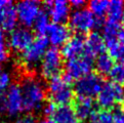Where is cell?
Here are the masks:
<instances>
[{
  "mask_svg": "<svg viewBox=\"0 0 124 123\" xmlns=\"http://www.w3.org/2000/svg\"><path fill=\"white\" fill-rule=\"evenodd\" d=\"M22 95H23L24 111L28 114L41 111L46 100V87L38 77L34 75L25 76L21 81Z\"/></svg>",
  "mask_w": 124,
  "mask_h": 123,
  "instance_id": "cell-1",
  "label": "cell"
},
{
  "mask_svg": "<svg viewBox=\"0 0 124 123\" xmlns=\"http://www.w3.org/2000/svg\"><path fill=\"white\" fill-rule=\"evenodd\" d=\"M46 92L50 99V102L56 106H66L74 99V88L67 79L57 76L48 80Z\"/></svg>",
  "mask_w": 124,
  "mask_h": 123,
  "instance_id": "cell-2",
  "label": "cell"
},
{
  "mask_svg": "<svg viewBox=\"0 0 124 123\" xmlns=\"http://www.w3.org/2000/svg\"><path fill=\"white\" fill-rule=\"evenodd\" d=\"M70 28L78 35L89 34L96 27H103V19H97L90 12L88 8L84 7L71 12L69 19Z\"/></svg>",
  "mask_w": 124,
  "mask_h": 123,
  "instance_id": "cell-3",
  "label": "cell"
},
{
  "mask_svg": "<svg viewBox=\"0 0 124 123\" xmlns=\"http://www.w3.org/2000/svg\"><path fill=\"white\" fill-rule=\"evenodd\" d=\"M48 45L49 42L46 36H38L35 38L32 44L21 54V64L29 70H33L38 67L48 49Z\"/></svg>",
  "mask_w": 124,
  "mask_h": 123,
  "instance_id": "cell-4",
  "label": "cell"
},
{
  "mask_svg": "<svg viewBox=\"0 0 124 123\" xmlns=\"http://www.w3.org/2000/svg\"><path fill=\"white\" fill-rule=\"evenodd\" d=\"M63 59L64 58L60 49H57L56 47L48 48L39 65V70L42 77L50 80L52 78L60 76L64 66Z\"/></svg>",
  "mask_w": 124,
  "mask_h": 123,
  "instance_id": "cell-5",
  "label": "cell"
},
{
  "mask_svg": "<svg viewBox=\"0 0 124 123\" xmlns=\"http://www.w3.org/2000/svg\"><path fill=\"white\" fill-rule=\"evenodd\" d=\"M124 100V88L113 81L104 83L100 93L96 95L97 105L104 110L114 108Z\"/></svg>",
  "mask_w": 124,
  "mask_h": 123,
  "instance_id": "cell-6",
  "label": "cell"
},
{
  "mask_svg": "<svg viewBox=\"0 0 124 123\" xmlns=\"http://www.w3.org/2000/svg\"><path fill=\"white\" fill-rule=\"evenodd\" d=\"M103 85L104 81L101 76L91 72L75 82L73 87L74 93H76L78 98L92 99L100 93Z\"/></svg>",
  "mask_w": 124,
  "mask_h": 123,
  "instance_id": "cell-7",
  "label": "cell"
},
{
  "mask_svg": "<svg viewBox=\"0 0 124 123\" xmlns=\"http://www.w3.org/2000/svg\"><path fill=\"white\" fill-rule=\"evenodd\" d=\"M92 67H93V60L88 59L85 55L68 60L65 65L64 78L67 79L69 82L77 81L87 74L91 73Z\"/></svg>",
  "mask_w": 124,
  "mask_h": 123,
  "instance_id": "cell-8",
  "label": "cell"
},
{
  "mask_svg": "<svg viewBox=\"0 0 124 123\" xmlns=\"http://www.w3.org/2000/svg\"><path fill=\"white\" fill-rule=\"evenodd\" d=\"M15 6L19 23L28 29L33 27L35 21L42 11L41 3L35 0H23L17 2Z\"/></svg>",
  "mask_w": 124,
  "mask_h": 123,
  "instance_id": "cell-9",
  "label": "cell"
},
{
  "mask_svg": "<svg viewBox=\"0 0 124 123\" xmlns=\"http://www.w3.org/2000/svg\"><path fill=\"white\" fill-rule=\"evenodd\" d=\"M34 34L28 28L17 27L9 33L7 39L8 47L12 51L22 54L34 41Z\"/></svg>",
  "mask_w": 124,
  "mask_h": 123,
  "instance_id": "cell-10",
  "label": "cell"
},
{
  "mask_svg": "<svg viewBox=\"0 0 124 123\" xmlns=\"http://www.w3.org/2000/svg\"><path fill=\"white\" fill-rule=\"evenodd\" d=\"M4 102H5V114L9 117H19L24 111L23 95L19 84H11L5 91Z\"/></svg>",
  "mask_w": 124,
  "mask_h": 123,
  "instance_id": "cell-11",
  "label": "cell"
},
{
  "mask_svg": "<svg viewBox=\"0 0 124 123\" xmlns=\"http://www.w3.org/2000/svg\"><path fill=\"white\" fill-rule=\"evenodd\" d=\"M44 8L49 19L54 24L65 25L71 15V6L68 1L65 0H55V1L44 2Z\"/></svg>",
  "mask_w": 124,
  "mask_h": 123,
  "instance_id": "cell-12",
  "label": "cell"
},
{
  "mask_svg": "<svg viewBox=\"0 0 124 123\" xmlns=\"http://www.w3.org/2000/svg\"><path fill=\"white\" fill-rule=\"evenodd\" d=\"M105 49L106 45L103 35L99 32H91L87 35L84 44V55L86 58L93 60L100 54H104Z\"/></svg>",
  "mask_w": 124,
  "mask_h": 123,
  "instance_id": "cell-13",
  "label": "cell"
},
{
  "mask_svg": "<svg viewBox=\"0 0 124 123\" xmlns=\"http://www.w3.org/2000/svg\"><path fill=\"white\" fill-rule=\"evenodd\" d=\"M46 38L52 47L64 46L71 38V29L66 25L51 24L46 33Z\"/></svg>",
  "mask_w": 124,
  "mask_h": 123,
  "instance_id": "cell-14",
  "label": "cell"
},
{
  "mask_svg": "<svg viewBox=\"0 0 124 123\" xmlns=\"http://www.w3.org/2000/svg\"><path fill=\"white\" fill-rule=\"evenodd\" d=\"M17 24H19V20H17L16 6L14 3L9 1L0 11V31L3 33H10L17 28Z\"/></svg>",
  "mask_w": 124,
  "mask_h": 123,
  "instance_id": "cell-15",
  "label": "cell"
},
{
  "mask_svg": "<svg viewBox=\"0 0 124 123\" xmlns=\"http://www.w3.org/2000/svg\"><path fill=\"white\" fill-rule=\"evenodd\" d=\"M84 44H85V38L82 35H74L67 41V43L62 47V55L63 58L71 60L78 56H81L84 54Z\"/></svg>",
  "mask_w": 124,
  "mask_h": 123,
  "instance_id": "cell-16",
  "label": "cell"
},
{
  "mask_svg": "<svg viewBox=\"0 0 124 123\" xmlns=\"http://www.w3.org/2000/svg\"><path fill=\"white\" fill-rule=\"evenodd\" d=\"M74 109L79 120H87L92 118L96 112L93 100L87 98H78L75 103Z\"/></svg>",
  "mask_w": 124,
  "mask_h": 123,
  "instance_id": "cell-17",
  "label": "cell"
},
{
  "mask_svg": "<svg viewBox=\"0 0 124 123\" xmlns=\"http://www.w3.org/2000/svg\"><path fill=\"white\" fill-rule=\"evenodd\" d=\"M54 123H79L80 120L75 112L74 107L70 105L57 106L54 116L51 117Z\"/></svg>",
  "mask_w": 124,
  "mask_h": 123,
  "instance_id": "cell-18",
  "label": "cell"
},
{
  "mask_svg": "<svg viewBox=\"0 0 124 123\" xmlns=\"http://www.w3.org/2000/svg\"><path fill=\"white\" fill-rule=\"evenodd\" d=\"M94 67L96 71L99 72V75L100 74L101 75H109L111 70L114 67V60L110 54L104 52L95 58Z\"/></svg>",
  "mask_w": 124,
  "mask_h": 123,
  "instance_id": "cell-19",
  "label": "cell"
},
{
  "mask_svg": "<svg viewBox=\"0 0 124 123\" xmlns=\"http://www.w3.org/2000/svg\"><path fill=\"white\" fill-rule=\"evenodd\" d=\"M124 12V1L121 0H113L109 3L107 15L108 21L111 22H116V23H120L121 17Z\"/></svg>",
  "mask_w": 124,
  "mask_h": 123,
  "instance_id": "cell-20",
  "label": "cell"
},
{
  "mask_svg": "<svg viewBox=\"0 0 124 123\" xmlns=\"http://www.w3.org/2000/svg\"><path fill=\"white\" fill-rule=\"evenodd\" d=\"M109 1L107 0H92L88 3V9L97 19H103L104 15H107Z\"/></svg>",
  "mask_w": 124,
  "mask_h": 123,
  "instance_id": "cell-21",
  "label": "cell"
},
{
  "mask_svg": "<svg viewBox=\"0 0 124 123\" xmlns=\"http://www.w3.org/2000/svg\"><path fill=\"white\" fill-rule=\"evenodd\" d=\"M50 19L48 15L46 14V11L42 10L40 12V15H38V17L36 19L34 23V29L35 31L38 33L39 36H45L48 29L50 27Z\"/></svg>",
  "mask_w": 124,
  "mask_h": 123,
  "instance_id": "cell-22",
  "label": "cell"
},
{
  "mask_svg": "<svg viewBox=\"0 0 124 123\" xmlns=\"http://www.w3.org/2000/svg\"><path fill=\"white\" fill-rule=\"evenodd\" d=\"M120 30H121L120 23L111 22L107 20L106 22H104V25H103V37L104 38H112V37L117 38Z\"/></svg>",
  "mask_w": 124,
  "mask_h": 123,
  "instance_id": "cell-23",
  "label": "cell"
},
{
  "mask_svg": "<svg viewBox=\"0 0 124 123\" xmlns=\"http://www.w3.org/2000/svg\"><path fill=\"white\" fill-rule=\"evenodd\" d=\"M109 75L113 82L120 85L124 84V65L122 63L114 65V67L111 70Z\"/></svg>",
  "mask_w": 124,
  "mask_h": 123,
  "instance_id": "cell-24",
  "label": "cell"
},
{
  "mask_svg": "<svg viewBox=\"0 0 124 123\" xmlns=\"http://www.w3.org/2000/svg\"><path fill=\"white\" fill-rule=\"evenodd\" d=\"M9 58V47L5 34L0 31V64L6 62Z\"/></svg>",
  "mask_w": 124,
  "mask_h": 123,
  "instance_id": "cell-25",
  "label": "cell"
},
{
  "mask_svg": "<svg viewBox=\"0 0 124 123\" xmlns=\"http://www.w3.org/2000/svg\"><path fill=\"white\" fill-rule=\"evenodd\" d=\"M91 120H95L100 123H112V114L107 110H103L100 112L96 111Z\"/></svg>",
  "mask_w": 124,
  "mask_h": 123,
  "instance_id": "cell-26",
  "label": "cell"
},
{
  "mask_svg": "<svg viewBox=\"0 0 124 123\" xmlns=\"http://www.w3.org/2000/svg\"><path fill=\"white\" fill-rule=\"evenodd\" d=\"M11 85V75L8 72H2L0 74V96L3 95V92Z\"/></svg>",
  "mask_w": 124,
  "mask_h": 123,
  "instance_id": "cell-27",
  "label": "cell"
},
{
  "mask_svg": "<svg viewBox=\"0 0 124 123\" xmlns=\"http://www.w3.org/2000/svg\"><path fill=\"white\" fill-rule=\"evenodd\" d=\"M111 114H112V123H124V107H115Z\"/></svg>",
  "mask_w": 124,
  "mask_h": 123,
  "instance_id": "cell-28",
  "label": "cell"
},
{
  "mask_svg": "<svg viewBox=\"0 0 124 123\" xmlns=\"http://www.w3.org/2000/svg\"><path fill=\"white\" fill-rule=\"evenodd\" d=\"M56 107H57V106H56V105H54V103L48 102V103L44 104V106H43V108H42L41 111L43 112V114H44V115H45L47 118H49V119H50V117L54 116Z\"/></svg>",
  "mask_w": 124,
  "mask_h": 123,
  "instance_id": "cell-29",
  "label": "cell"
},
{
  "mask_svg": "<svg viewBox=\"0 0 124 123\" xmlns=\"http://www.w3.org/2000/svg\"><path fill=\"white\" fill-rule=\"evenodd\" d=\"M14 123H38L32 114H27V115H22L19 116L15 120Z\"/></svg>",
  "mask_w": 124,
  "mask_h": 123,
  "instance_id": "cell-30",
  "label": "cell"
},
{
  "mask_svg": "<svg viewBox=\"0 0 124 123\" xmlns=\"http://www.w3.org/2000/svg\"><path fill=\"white\" fill-rule=\"evenodd\" d=\"M71 8L74 7V10L76 9H81V8H84V6H85L86 2L83 1V0H72V1L69 2Z\"/></svg>",
  "mask_w": 124,
  "mask_h": 123,
  "instance_id": "cell-31",
  "label": "cell"
},
{
  "mask_svg": "<svg viewBox=\"0 0 124 123\" xmlns=\"http://www.w3.org/2000/svg\"><path fill=\"white\" fill-rule=\"evenodd\" d=\"M5 114V102H4V96H0V115Z\"/></svg>",
  "mask_w": 124,
  "mask_h": 123,
  "instance_id": "cell-32",
  "label": "cell"
},
{
  "mask_svg": "<svg viewBox=\"0 0 124 123\" xmlns=\"http://www.w3.org/2000/svg\"><path fill=\"white\" fill-rule=\"evenodd\" d=\"M117 39L121 44H124V28L120 30V32H119L118 36H117Z\"/></svg>",
  "mask_w": 124,
  "mask_h": 123,
  "instance_id": "cell-33",
  "label": "cell"
},
{
  "mask_svg": "<svg viewBox=\"0 0 124 123\" xmlns=\"http://www.w3.org/2000/svg\"><path fill=\"white\" fill-rule=\"evenodd\" d=\"M8 2H9V1H5V0H0V11L3 9L4 6H5Z\"/></svg>",
  "mask_w": 124,
  "mask_h": 123,
  "instance_id": "cell-34",
  "label": "cell"
},
{
  "mask_svg": "<svg viewBox=\"0 0 124 123\" xmlns=\"http://www.w3.org/2000/svg\"><path fill=\"white\" fill-rule=\"evenodd\" d=\"M38 123H54V121H52V119H49V118H45V119H42L40 122Z\"/></svg>",
  "mask_w": 124,
  "mask_h": 123,
  "instance_id": "cell-35",
  "label": "cell"
},
{
  "mask_svg": "<svg viewBox=\"0 0 124 123\" xmlns=\"http://www.w3.org/2000/svg\"><path fill=\"white\" fill-rule=\"evenodd\" d=\"M85 123H100V122H97V121H95V120H90V121H87V122H85Z\"/></svg>",
  "mask_w": 124,
  "mask_h": 123,
  "instance_id": "cell-36",
  "label": "cell"
},
{
  "mask_svg": "<svg viewBox=\"0 0 124 123\" xmlns=\"http://www.w3.org/2000/svg\"><path fill=\"white\" fill-rule=\"evenodd\" d=\"M121 22L124 24V12H123V15H122V17H121Z\"/></svg>",
  "mask_w": 124,
  "mask_h": 123,
  "instance_id": "cell-37",
  "label": "cell"
},
{
  "mask_svg": "<svg viewBox=\"0 0 124 123\" xmlns=\"http://www.w3.org/2000/svg\"><path fill=\"white\" fill-rule=\"evenodd\" d=\"M0 123H7L6 121H4V120H1V119H0Z\"/></svg>",
  "mask_w": 124,
  "mask_h": 123,
  "instance_id": "cell-38",
  "label": "cell"
},
{
  "mask_svg": "<svg viewBox=\"0 0 124 123\" xmlns=\"http://www.w3.org/2000/svg\"><path fill=\"white\" fill-rule=\"evenodd\" d=\"M3 71H2V68H1V66H0V74H1Z\"/></svg>",
  "mask_w": 124,
  "mask_h": 123,
  "instance_id": "cell-39",
  "label": "cell"
},
{
  "mask_svg": "<svg viewBox=\"0 0 124 123\" xmlns=\"http://www.w3.org/2000/svg\"><path fill=\"white\" fill-rule=\"evenodd\" d=\"M122 64H123V65H124V62H122Z\"/></svg>",
  "mask_w": 124,
  "mask_h": 123,
  "instance_id": "cell-40",
  "label": "cell"
}]
</instances>
